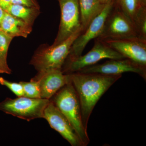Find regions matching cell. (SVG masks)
<instances>
[{"label":"cell","mask_w":146,"mask_h":146,"mask_svg":"<svg viewBox=\"0 0 146 146\" xmlns=\"http://www.w3.org/2000/svg\"><path fill=\"white\" fill-rule=\"evenodd\" d=\"M5 11L0 7V27H1L3 18L4 16Z\"/></svg>","instance_id":"obj_23"},{"label":"cell","mask_w":146,"mask_h":146,"mask_svg":"<svg viewBox=\"0 0 146 146\" xmlns=\"http://www.w3.org/2000/svg\"><path fill=\"white\" fill-rule=\"evenodd\" d=\"M43 118L71 145L83 146L70 123L50 100L45 108Z\"/></svg>","instance_id":"obj_10"},{"label":"cell","mask_w":146,"mask_h":146,"mask_svg":"<svg viewBox=\"0 0 146 146\" xmlns=\"http://www.w3.org/2000/svg\"><path fill=\"white\" fill-rule=\"evenodd\" d=\"M82 31V29H80L60 44L37 54L33 58L32 64L39 72L54 69L61 70L69 56L73 43Z\"/></svg>","instance_id":"obj_4"},{"label":"cell","mask_w":146,"mask_h":146,"mask_svg":"<svg viewBox=\"0 0 146 146\" xmlns=\"http://www.w3.org/2000/svg\"><path fill=\"white\" fill-rule=\"evenodd\" d=\"M140 2L142 6L146 7V0H140Z\"/></svg>","instance_id":"obj_25"},{"label":"cell","mask_w":146,"mask_h":146,"mask_svg":"<svg viewBox=\"0 0 146 146\" xmlns=\"http://www.w3.org/2000/svg\"><path fill=\"white\" fill-rule=\"evenodd\" d=\"M33 78L39 82L41 98L50 100L70 81L69 74H64L61 70L58 69L39 72Z\"/></svg>","instance_id":"obj_12"},{"label":"cell","mask_w":146,"mask_h":146,"mask_svg":"<svg viewBox=\"0 0 146 146\" xmlns=\"http://www.w3.org/2000/svg\"><path fill=\"white\" fill-rule=\"evenodd\" d=\"M132 23L139 39L146 41V7L141 6L133 18Z\"/></svg>","instance_id":"obj_18"},{"label":"cell","mask_w":146,"mask_h":146,"mask_svg":"<svg viewBox=\"0 0 146 146\" xmlns=\"http://www.w3.org/2000/svg\"><path fill=\"white\" fill-rule=\"evenodd\" d=\"M13 37L0 29V74H11V70L7 65V52Z\"/></svg>","instance_id":"obj_15"},{"label":"cell","mask_w":146,"mask_h":146,"mask_svg":"<svg viewBox=\"0 0 146 146\" xmlns=\"http://www.w3.org/2000/svg\"><path fill=\"white\" fill-rule=\"evenodd\" d=\"M114 5L131 21L141 7L140 0H114Z\"/></svg>","instance_id":"obj_16"},{"label":"cell","mask_w":146,"mask_h":146,"mask_svg":"<svg viewBox=\"0 0 146 146\" xmlns=\"http://www.w3.org/2000/svg\"><path fill=\"white\" fill-rule=\"evenodd\" d=\"M114 5V0L106 4L101 12L91 21L86 29L77 37L71 47L68 56L69 58L77 57L81 55L89 42L100 36L107 16Z\"/></svg>","instance_id":"obj_8"},{"label":"cell","mask_w":146,"mask_h":146,"mask_svg":"<svg viewBox=\"0 0 146 146\" xmlns=\"http://www.w3.org/2000/svg\"><path fill=\"white\" fill-rule=\"evenodd\" d=\"M78 2L81 27L83 31L91 21L101 12L106 5L102 4L99 0H78Z\"/></svg>","instance_id":"obj_14"},{"label":"cell","mask_w":146,"mask_h":146,"mask_svg":"<svg viewBox=\"0 0 146 146\" xmlns=\"http://www.w3.org/2000/svg\"><path fill=\"white\" fill-rule=\"evenodd\" d=\"M53 97L51 101L70 123L83 146L87 145L90 140L82 122L79 100L71 80Z\"/></svg>","instance_id":"obj_2"},{"label":"cell","mask_w":146,"mask_h":146,"mask_svg":"<svg viewBox=\"0 0 146 146\" xmlns=\"http://www.w3.org/2000/svg\"><path fill=\"white\" fill-rule=\"evenodd\" d=\"M0 29L13 38L21 36L27 37L31 31L30 24L12 16L6 11L2 21Z\"/></svg>","instance_id":"obj_13"},{"label":"cell","mask_w":146,"mask_h":146,"mask_svg":"<svg viewBox=\"0 0 146 146\" xmlns=\"http://www.w3.org/2000/svg\"><path fill=\"white\" fill-rule=\"evenodd\" d=\"M133 72L146 79V68L138 65L128 58L110 59L100 64H95L84 68L77 72L98 74L107 75H121L123 73Z\"/></svg>","instance_id":"obj_9"},{"label":"cell","mask_w":146,"mask_h":146,"mask_svg":"<svg viewBox=\"0 0 146 146\" xmlns=\"http://www.w3.org/2000/svg\"><path fill=\"white\" fill-rule=\"evenodd\" d=\"M103 42L125 58L146 68V41L134 38Z\"/></svg>","instance_id":"obj_11"},{"label":"cell","mask_w":146,"mask_h":146,"mask_svg":"<svg viewBox=\"0 0 146 146\" xmlns=\"http://www.w3.org/2000/svg\"><path fill=\"white\" fill-rule=\"evenodd\" d=\"M134 38L138 37L132 21L114 5L101 33L96 39L104 41Z\"/></svg>","instance_id":"obj_5"},{"label":"cell","mask_w":146,"mask_h":146,"mask_svg":"<svg viewBox=\"0 0 146 146\" xmlns=\"http://www.w3.org/2000/svg\"><path fill=\"white\" fill-rule=\"evenodd\" d=\"M23 90V96L31 98H41V93L38 81L32 79L31 81L21 82Z\"/></svg>","instance_id":"obj_19"},{"label":"cell","mask_w":146,"mask_h":146,"mask_svg":"<svg viewBox=\"0 0 146 146\" xmlns=\"http://www.w3.org/2000/svg\"><path fill=\"white\" fill-rule=\"evenodd\" d=\"M50 102V100L25 96L7 98L0 103V111L29 121L43 118L44 111Z\"/></svg>","instance_id":"obj_3"},{"label":"cell","mask_w":146,"mask_h":146,"mask_svg":"<svg viewBox=\"0 0 146 146\" xmlns=\"http://www.w3.org/2000/svg\"><path fill=\"white\" fill-rule=\"evenodd\" d=\"M60 21L58 33L52 46L65 41L82 28L78 0H58Z\"/></svg>","instance_id":"obj_7"},{"label":"cell","mask_w":146,"mask_h":146,"mask_svg":"<svg viewBox=\"0 0 146 146\" xmlns=\"http://www.w3.org/2000/svg\"><path fill=\"white\" fill-rule=\"evenodd\" d=\"M0 84L7 87L17 96H23V86L20 82H11L3 77H0Z\"/></svg>","instance_id":"obj_20"},{"label":"cell","mask_w":146,"mask_h":146,"mask_svg":"<svg viewBox=\"0 0 146 146\" xmlns=\"http://www.w3.org/2000/svg\"><path fill=\"white\" fill-rule=\"evenodd\" d=\"M11 4V0H0V7L5 11H6L7 9Z\"/></svg>","instance_id":"obj_22"},{"label":"cell","mask_w":146,"mask_h":146,"mask_svg":"<svg viewBox=\"0 0 146 146\" xmlns=\"http://www.w3.org/2000/svg\"><path fill=\"white\" fill-rule=\"evenodd\" d=\"M11 4L20 5L29 7L37 8V4L35 0H11Z\"/></svg>","instance_id":"obj_21"},{"label":"cell","mask_w":146,"mask_h":146,"mask_svg":"<svg viewBox=\"0 0 146 146\" xmlns=\"http://www.w3.org/2000/svg\"><path fill=\"white\" fill-rule=\"evenodd\" d=\"M36 9V8L11 4L6 11L12 16L30 24L31 21L33 18L35 10Z\"/></svg>","instance_id":"obj_17"},{"label":"cell","mask_w":146,"mask_h":146,"mask_svg":"<svg viewBox=\"0 0 146 146\" xmlns=\"http://www.w3.org/2000/svg\"><path fill=\"white\" fill-rule=\"evenodd\" d=\"M112 1V0H99L104 5H106V4Z\"/></svg>","instance_id":"obj_24"},{"label":"cell","mask_w":146,"mask_h":146,"mask_svg":"<svg viewBox=\"0 0 146 146\" xmlns=\"http://www.w3.org/2000/svg\"><path fill=\"white\" fill-rule=\"evenodd\" d=\"M69 74L80 103L84 126L87 129L89 118L97 103L122 75L80 72Z\"/></svg>","instance_id":"obj_1"},{"label":"cell","mask_w":146,"mask_h":146,"mask_svg":"<svg viewBox=\"0 0 146 146\" xmlns=\"http://www.w3.org/2000/svg\"><path fill=\"white\" fill-rule=\"evenodd\" d=\"M106 58L120 59L125 58L105 42L96 39L94 47L86 54L77 57L69 58L65 71L71 74L77 72Z\"/></svg>","instance_id":"obj_6"}]
</instances>
